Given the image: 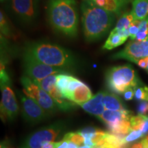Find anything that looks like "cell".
<instances>
[{"label":"cell","mask_w":148,"mask_h":148,"mask_svg":"<svg viewBox=\"0 0 148 148\" xmlns=\"http://www.w3.org/2000/svg\"><path fill=\"white\" fill-rule=\"evenodd\" d=\"M92 97L93 96L89 87L83 82L70 94L67 98V100L71 101L79 105L86 102Z\"/></svg>","instance_id":"7c38bea8"},{"label":"cell","mask_w":148,"mask_h":148,"mask_svg":"<svg viewBox=\"0 0 148 148\" xmlns=\"http://www.w3.org/2000/svg\"><path fill=\"white\" fill-rule=\"evenodd\" d=\"M64 140L71 142L77 145H81L84 143V138L78 132L67 133L64 135Z\"/></svg>","instance_id":"603a6c76"},{"label":"cell","mask_w":148,"mask_h":148,"mask_svg":"<svg viewBox=\"0 0 148 148\" xmlns=\"http://www.w3.org/2000/svg\"><path fill=\"white\" fill-rule=\"evenodd\" d=\"M137 112L141 115H148V101H141L137 106Z\"/></svg>","instance_id":"83f0119b"},{"label":"cell","mask_w":148,"mask_h":148,"mask_svg":"<svg viewBox=\"0 0 148 148\" xmlns=\"http://www.w3.org/2000/svg\"><path fill=\"white\" fill-rule=\"evenodd\" d=\"M103 102L106 110L120 111L125 109L121 99L114 93L105 91Z\"/></svg>","instance_id":"2e32d148"},{"label":"cell","mask_w":148,"mask_h":148,"mask_svg":"<svg viewBox=\"0 0 148 148\" xmlns=\"http://www.w3.org/2000/svg\"><path fill=\"white\" fill-rule=\"evenodd\" d=\"M47 18L58 32L69 37L77 35L79 16L75 0H49Z\"/></svg>","instance_id":"7a4b0ae2"},{"label":"cell","mask_w":148,"mask_h":148,"mask_svg":"<svg viewBox=\"0 0 148 148\" xmlns=\"http://www.w3.org/2000/svg\"><path fill=\"white\" fill-rule=\"evenodd\" d=\"M134 21V16H133L132 14L131 13V12H125V13L122 14L121 17L119 18L115 27L113 29L116 32H121V31L126 30V29H128L129 27L130 26V25Z\"/></svg>","instance_id":"ffe728a7"},{"label":"cell","mask_w":148,"mask_h":148,"mask_svg":"<svg viewBox=\"0 0 148 148\" xmlns=\"http://www.w3.org/2000/svg\"><path fill=\"white\" fill-rule=\"evenodd\" d=\"M140 131L143 132V135L148 132V117L147 118V119L145 120V123H144V124L143 125V127H142L141 130H140Z\"/></svg>","instance_id":"1f68e13d"},{"label":"cell","mask_w":148,"mask_h":148,"mask_svg":"<svg viewBox=\"0 0 148 148\" xmlns=\"http://www.w3.org/2000/svg\"><path fill=\"white\" fill-rule=\"evenodd\" d=\"M148 57V39L144 41L134 40L128 42L123 50L116 53L112 59H125L137 64L138 60Z\"/></svg>","instance_id":"30bf717a"},{"label":"cell","mask_w":148,"mask_h":148,"mask_svg":"<svg viewBox=\"0 0 148 148\" xmlns=\"http://www.w3.org/2000/svg\"><path fill=\"white\" fill-rule=\"evenodd\" d=\"M131 148H143V145H142V143H136L134 145H133Z\"/></svg>","instance_id":"e575fe53"},{"label":"cell","mask_w":148,"mask_h":148,"mask_svg":"<svg viewBox=\"0 0 148 148\" xmlns=\"http://www.w3.org/2000/svg\"><path fill=\"white\" fill-rule=\"evenodd\" d=\"M131 13L134 20H143L148 16V0H133Z\"/></svg>","instance_id":"9a60e30c"},{"label":"cell","mask_w":148,"mask_h":148,"mask_svg":"<svg viewBox=\"0 0 148 148\" xmlns=\"http://www.w3.org/2000/svg\"><path fill=\"white\" fill-rule=\"evenodd\" d=\"M147 63H148V57L143 59H140V60H138V62H137V64L140 66V67L146 69V68H147Z\"/></svg>","instance_id":"4dcf8cb0"},{"label":"cell","mask_w":148,"mask_h":148,"mask_svg":"<svg viewBox=\"0 0 148 148\" xmlns=\"http://www.w3.org/2000/svg\"><path fill=\"white\" fill-rule=\"evenodd\" d=\"M127 38L128 37L123 36L120 33L112 29L105 42L104 45H103L102 49H107V50H111V49H114L124 43Z\"/></svg>","instance_id":"ac0fdd59"},{"label":"cell","mask_w":148,"mask_h":148,"mask_svg":"<svg viewBox=\"0 0 148 148\" xmlns=\"http://www.w3.org/2000/svg\"><path fill=\"white\" fill-rule=\"evenodd\" d=\"M143 136V132L140 130H131L130 132L128 135H127L123 139V143H130V142L134 141V140L138 139Z\"/></svg>","instance_id":"484cf974"},{"label":"cell","mask_w":148,"mask_h":148,"mask_svg":"<svg viewBox=\"0 0 148 148\" xmlns=\"http://www.w3.org/2000/svg\"><path fill=\"white\" fill-rule=\"evenodd\" d=\"M63 127V123L56 122L42 127L29 135L20 148H40L46 143L53 142L62 132Z\"/></svg>","instance_id":"52a82bcc"},{"label":"cell","mask_w":148,"mask_h":148,"mask_svg":"<svg viewBox=\"0 0 148 148\" xmlns=\"http://www.w3.org/2000/svg\"><path fill=\"white\" fill-rule=\"evenodd\" d=\"M81 12L83 33L88 42L104 36L115 20V14L98 6L92 0H84L81 4Z\"/></svg>","instance_id":"6da1fadb"},{"label":"cell","mask_w":148,"mask_h":148,"mask_svg":"<svg viewBox=\"0 0 148 148\" xmlns=\"http://www.w3.org/2000/svg\"><path fill=\"white\" fill-rule=\"evenodd\" d=\"M133 1V0H125V1H126L127 3H128V2H130V1Z\"/></svg>","instance_id":"74e56055"},{"label":"cell","mask_w":148,"mask_h":148,"mask_svg":"<svg viewBox=\"0 0 148 148\" xmlns=\"http://www.w3.org/2000/svg\"><path fill=\"white\" fill-rule=\"evenodd\" d=\"M134 96V88H129L123 93V97L125 100H131Z\"/></svg>","instance_id":"f1b7e54d"},{"label":"cell","mask_w":148,"mask_h":148,"mask_svg":"<svg viewBox=\"0 0 148 148\" xmlns=\"http://www.w3.org/2000/svg\"><path fill=\"white\" fill-rule=\"evenodd\" d=\"M11 13L18 21L30 25L38 15L39 0H9Z\"/></svg>","instance_id":"8992f818"},{"label":"cell","mask_w":148,"mask_h":148,"mask_svg":"<svg viewBox=\"0 0 148 148\" xmlns=\"http://www.w3.org/2000/svg\"><path fill=\"white\" fill-rule=\"evenodd\" d=\"M96 5L114 13L115 15L121 14L122 8L125 5L118 0H92Z\"/></svg>","instance_id":"e0dca14e"},{"label":"cell","mask_w":148,"mask_h":148,"mask_svg":"<svg viewBox=\"0 0 148 148\" xmlns=\"http://www.w3.org/2000/svg\"><path fill=\"white\" fill-rule=\"evenodd\" d=\"M98 130L97 128H95V127H85V128H83L82 130L79 131V133L84 138H90L91 139L92 136L95 135L96 132H97Z\"/></svg>","instance_id":"4316f807"},{"label":"cell","mask_w":148,"mask_h":148,"mask_svg":"<svg viewBox=\"0 0 148 148\" xmlns=\"http://www.w3.org/2000/svg\"><path fill=\"white\" fill-rule=\"evenodd\" d=\"M5 0H1V2H3V1H5Z\"/></svg>","instance_id":"ab89813d"},{"label":"cell","mask_w":148,"mask_h":148,"mask_svg":"<svg viewBox=\"0 0 148 148\" xmlns=\"http://www.w3.org/2000/svg\"><path fill=\"white\" fill-rule=\"evenodd\" d=\"M0 148H11L9 145V143L8 141H2L1 143V146H0Z\"/></svg>","instance_id":"836d02e7"},{"label":"cell","mask_w":148,"mask_h":148,"mask_svg":"<svg viewBox=\"0 0 148 148\" xmlns=\"http://www.w3.org/2000/svg\"><path fill=\"white\" fill-rule=\"evenodd\" d=\"M35 99L47 114L53 113L57 110H59L56 103L52 97L40 87L38 95Z\"/></svg>","instance_id":"4fadbf2b"},{"label":"cell","mask_w":148,"mask_h":148,"mask_svg":"<svg viewBox=\"0 0 148 148\" xmlns=\"http://www.w3.org/2000/svg\"><path fill=\"white\" fill-rule=\"evenodd\" d=\"M148 116L138 114L130 118L131 130H140Z\"/></svg>","instance_id":"44dd1931"},{"label":"cell","mask_w":148,"mask_h":148,"mask_svg":"<svg viewBox=\"0 0 148 148\" xmlns=\"http://www.w3.org/2000/svg\"><path fill=\"white\" fill-rule=\"evenodd\" d=\"M0 85L1 90V114L3 120L13 121L18 115V106L16 98L11 87V81L5 69L4 62L1 61Z\"/></svg>","instance_id":"5b68a950"},{"label":"cell","mask_w":148,"mask_h":148,"mask_svg":"<svg viewBox=\"0 0 148 148\" xmlns=\"http://www.w3.org/2000/svg\"><path fill=\"white\" fill-rule=\"evenodd\" d=\"M69 143V141L63 139L61 141L54 143V148H67Z\"/></svg>","instance_id":"f546056e"},{"label":"cell","mask_w":148,"mask_h":148,"mask_svg":"<svg viewBox=\"0 0 148 148\" xmlns=\"http://www.w3.org/2000/svg\"><path fill=\"white\" fill-rule=\"evenodd\" d=\"M140 85L134 88L135 99L136 100L148 101V87L141 86Z\"/></svg>","instance_id":"cb8c5ba5"},{"label":"cell","mask_w":148,"mask_h":148,"mask_svg":"<svg viewBox=\"0 0 148 148\" xmlns=\"http://www.w3.org/2000/svg\"><path fill=\"white\" fill-rule=\"evenodd\" d=\"M140 20H134L132 22L130 26L128 28V32L130 37L132 40H135L136 35H137L138 31H139V25L140 23Z\"/></svg>","instance_id":"d4e9b609"},{"label":"cell","mask_w":148,"mask_h":148,"mask_svg":"<svg viewBox=\"0 0 148 148\" xmlns=\"http://www.w3.org/2000/svg\"><path fill=\"white\" fill-rule=\"evenodd\" d=\"M21 82L24 88V94L33 99H36L40 89L38 84L27 75L21 77Z\"/></svg>","instance_id":"d6986e66"},{"label":"cell","mask_w":148,"mask_h":148,"mask_svg":"<svg viewBox=\"0 0 148 148\" xmlns=\"http://www.w3.org/2000/svg\"><path fill=\"white\" fill-rule=\"evenodd\" d=\"M79 148H93V147H91V146L85 145L82 146V147H79Z\"/></svg>","instance_id":"d590c367"},{"label":"cell","mask_w":148,"mask_h":148,"mask_svg":"<svg viewBox=\"0 0 148 148\" xmlns=\"http://www.w3.org/2000/svg\"><path fill=\"white\" fill-rule=\"evenodd\" d=\"M23 56L41 63L69 71L76 64V60L71 51L60 45L47 42L28 43L24 49Z\"/></svg>","instance_id":"3957f363"},{"label":"cell","mask_w":148,"mask_h":148,"mask_svg":"<svg viewBox=\"0 0 148 148\" xmlns=\"http://www.w3.org/2000/svg\"><path fill=\"white\" fill-rule=\"evenodd\" d=\"M146 70L148 71V63H147V68H146Z\"/></svg>","instance_id":"f35d334b"},{"label":"cell","mask_w":148,"mask_h":148,"mask_svg":"<svg viewBox=\"0 0 148 148\" xmlns=\"http://www.w3.org/2000/svg\"><path fill=\"white\" fill-rule=\"evenodd\" d=\"M107 87L116 94L124 93L129 88H135L142 84L137 73L130 64L113 66L106 74Z\"/></svg>","instance_id":"277c9868"},{"label":"cell","mask_w":148,"mask_h":148,"mask_svg":"<svg viewBox=\"0 0 148 148\" xmlns=\"http://www.w3.org/2000/svg\"><path fill=\"white\" fill-rule=\"evenodd\" d=\"M130 114V111L126 109L120 111L106 110L97 118L108 125L121 121V120L129 119Z\"/></svg>","instance_id":"5bb4252c"},{"label":"cell","mask_w":148,"mask_h":148,"mask_svg":"<svg viewBox=\"0 0 148 148\" xmlns=\"http://www.w3.org/2000/svg\"><path fill=\"white\" fill-rule=\"evenodd\" d=\"M118 1H121V3H123V4H124L125 5H126L127 4V2H126V1H125V0H118Z\"/></svg>","instance_id":"8d00e7d4"},{"label":"cell","mask_w":148,"mask_h":148,"mask_svg":"<svg viewBox=\"0 0 148 148\" xmlns=\"http://www.w3.org/2000/svg\"><path fill=\"white\" fill-rule=\"evenodd\" d=\"M17 93L21 99L23 108L22 112L25 121L32 124H36L45 119L47 113L36 99L28 97L20 91H18Z\"/></svg>","instance_id":"9c48e42d"},{"label":"cell","mask_w":148,"mask_h":148,"mask_svg":"<svg viewBox=\"0 0 148 148\" xmlns=\"http://www.w3.org/2000/svg\"><path fill=\"white\" fill-rule=\"evenodd\" d=\"M23 66L27 76L36 81L41 80L49 75L69 72L66 69L47 65L25 56H23Z\"/></svg>","instance_id":"ba28073f"},{"label":"cell","mask_w":148,"mask_h":148,"mask_svg":"<svg viewBox=\"0 0 148 148\" xmlns=\"http://www.w3.org/2000/svg\"><path fill=\"white\" fill-rule=\"evenodd\" d=\"M0 26H1V34L6 37H10L12 34L10 25L8 24V21H7L6 18L3 14V11L0 12Z\"/></svg>","instance_id":"7402d4cb"},{"label":"cell","mask_w":148,"mask_h":148,"mask_svg":"<svg viewBox=\"0 0 148 148\" xmlns=\"http://www.w3.org/2000/svg\"><path fill=\"white\" fill-rule=\"evenodd\" d=\"M40 148H54V143L49 142V143H47L42 145Z\"/></svg>","instance_id":"d6a6232c"},{"label":"cell","mask_w":148,"mask_h":148,"mask_svg":"<svg viewBox=\"0 0 148 148\" xmlns=\"http://www.w3.org/2000/svg\"><path fill=\"white\" fill-rule=\"evenodd\" d=\"M104 94L105 91L98 92L91 99L86 102L79 104V106L86 112L98 117L105 111V107L103 102Z\"/></svg>","instance_id":"8fae6325"}]
</instances>
